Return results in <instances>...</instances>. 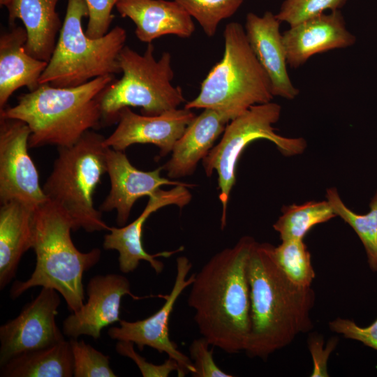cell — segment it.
<instances>
[{
  "instance_id": "6da1fadb",
  "label": "cell",
  "mask_w": 377,
  "mask_h": 377,
  "mask_svg": "<svg viewBox=\"0 0 377 377\" xmlns=\"http://www.w3.org/2000/svg\"><path fill=\"white\" fill-rule=\"evenodd\" d=\"M256 240L244 236L194 274L188 297L202 337L230 354L244 351L251 330L247 265Z\"/></svg>"
},
{
  "instance_id": "7a4b0ae2",
  "label": "cell",
  "mask_w": 377,
  "mask_h": 377,
  "mask_svg": "<svg viewBox=\"0 0 377 377\" xmlns=\"http://www.w3.org/2000/svg\"><path fill=\"white\" fill-rule=\"evenodd\" d=\"M274 246L254 243L248 260L251 330L244 352L266 360L313 328L315 303L311 288L293 283L276 262Z\"/></svg>"
},
{
  "instance_id": "3957f363",
  "label": "cell",
  "mask_w": 377,
  "mask_h": 377,
  "mask_svg": "<svg viewBox=\"0 0 377 377\" xmlns=\"http://www.w3.org/2000/svg\"><path fill=\"white\" fill-rule=\"evenodd\" d=\"M114 80L112 75L98 77L73 87L41 84L19 96L15 106L0 110V117L29 126V148L71 146L88 131L101 126L99 96Z\"/></svg>"
},
{
  "instance_id": "277c9868",
  "label": "cell",
  "mask_w": 377,
  "mask_h": 377,
  "mask_svg": "<svg viewBox=\"0 0 377 377\" xmlns=\"http://www.w3.org/2000/svg\"><path fill=\"white\" fill-rule=\"evenodd\" d=\"M69 216L48 199L35 208L32 222V249L36 267L24 281H16L10 288L13 299L31 288L41 286L56 290L64 298L71 313L84 306V273L96 265L101 251L95 248L80 251L74 245Z\"/></svg>"
},
{
  "instance_id": "5b68a950",
  "label": "cell",
  "mask_w": 377,
  "mask_h": 377,
  "mask_svg": "<svg viewBox=\"0 0 377 377\" xmlns=\"http://www.w3.org/2000/svg\"><path fill=\"white\" fill-rule=\"evenodd\" d=\"M221 60L209 71L186 109H212L229 122L251 106L272 101L269 79L238 22L226 24Z\"/></svg>"
},
{
  "instance_id": "8992f818",
  "label": "cell",
  "mask_w": 377,
  "mask_h": 377,
  "mask_svg": "<svg viewBox=\"0 0 377 377\" xmlns=\"http://www.w3.org/2000/svg\"><path fill=\"white\" fill-rule=\"evenodd\" d=\"M88 16L84 0H68L64 21L40 84L73 87L121 73L119 55L125 46L126 31L116 26L102 37L91 38L82 23Z\"/></svg>"
},
{
  "instance_id": "52a82bcc",
  "label": "cell",
  "mask_w": 377,
  "mask_h": 377,
  "mask_svg": "<svg viewBox=\"0 0 377 377\" xmlns=\"http://www.w3.org/2000/svg\"><path fill=\"white\" fill-rule=\"evenodd\" d=\"M105 138L90 130L73 145L57 147L52 170L42 187L47 198L69 216L73 231L110 228L94 204L95 189L107 173Z\"/></svg>"
},
{
  "instance_id": "ba28073f",
  "label": "cell",
  "mask_w": 377,
  "mask_h": 377,
  "mask_svg": "<svg viewBox=\"0 0 377 377\" xmlns=\"http://www.w3.org/2000/svg\"><path fill=\"white\" fill-rule=\"evenodd\" d=\"M154 52L151 43L143 54L127 45L123 47L119 55L123 75L110 83L99 96L101 126L117 122L119 111L126 107H139L142 114L156 116L178 108L185 101L181 87L172 84L171 54L165 52L156 59Z\"/></svg>"
},
{
  "instance_id": "9c48e42d",
  "label": "cell",
  "mask_w": 377,
  "mask_h": 377,
  "mask_svg": "<svg viewBox=\"0 0 377 377\" xmlns=\"http://www.w3.org/2000/svg\"><path fill=\"white\" fill-rule=\"evenodd\" d=\"M281 113V105L272 101L251 106L227 124L219 142L202 160L207 177H211L214 170L218 174L222 230L226 226L228 203L235 183L237 164L248 145L265 139L273 142L286 156L300 155L306 149L307 145L304 138H286L276 133L273 124L279 121Z\"/></svg>"
},
{
  "instance_id": "30bf717a",
  "label": "cell",
  "mask_w": 377,
  "mask_h": 377,
  "mask_svg": "<svg viewBox=\"0 0 377 377\" xmlns=\"http://www.w3.org/2000/svg\"><path fill=\"white\" fill-rule=\"evenodd\" d=\"M31 131L24 121L0 117V201L21 202L34 209L47 201L29 153Z\"/></svg>"
},
{
  "instance_id": "8fae6325",
  "label": "cell",
  "mask_w": 377,
  "mask_h": 377,
  "mask_svg": "<svg viewBox=\"0 0 377 377\" xmlns=\"http://www.w3.org/2000/svg\"><path fill=\"white\" fill-rule=\"evenodd\" d=\"M192 263L186 256H179L176 260V276L170 294L163 296L165 300L161 308L151 316L133 322L120 320L119 327H110L108 334L117 341H128L135 344L140 350L145 346L151 347L160 353H166L175 360L181 370V376L188 373L193 374L195 368L190 357L182 353L169 337V319L174 306L181 293L191 286L194 274L187 276Z\"/></svg>"
},
{
  "instance_id": "7c38bea8",
  "label": "cell",
  "mask_w": 377,
  "mask_h": 377,
  "mask_svg": "<svg viewBox=\"0 0 377 377\" xmlns=\"http://www.w3.org/2000/svg\"><path fill=\"white\" fill-rule=\"evenodd\" d=\"M59 293L42 287L36 297L20 313L0 327V365L29 350L56 344L64 337L56 323L61 303Z\"/></svg>"
},
{
  "instance_id": "4fadbf2b",
  "label": "cell",
  "mask_w": 377,
  "mask_h": 377,
  "mask_svg": "<svg viewBox=\"0 0 377 377\" xmlns=\"http://www.w3.org/2000/svg\"><path fill=\"white\" fill-rule=\"evenodd\" d=\"M189 187L187 185H177L170 190L160 188L149 197L145 208L132 223L120 228L110 227V233L104 236L103 246L105 250L117 251L119 267L121 272H132L138 268L141 260H145L150 264L156 274H159L164 265L156 258H168L183 250L182 246L175 251L149 254L143 247L142 231L146 220L158 209L171 205L181 209L186 206L192 198Z\"/></svg>"
},
{
  "instance_id": "5bb4252c",
  "label": "cell",
  "mask_w": 377,
  "mask_h": 377,
  "mask_svg": "<svg viewBox=\"0 0 377 377\" xmlns=\"http://www.w3.org/2000/svg\"><path fill=\"white\" fill-rule=\"evenodd\" d=\"M196 117L191 110L176 108L159 115L138 114L129 107L118 114V124L104 140V146L124 151L135 144H151L159 149V156L172 152L176 142Z\"/></svg>"
},
{
  "instance_id": "9a60e30c",
  "label": "cell",
  "mask_w": 377,
  "mask_h": 377,
  "mask_svg": "<svg viewBox=\"0 0 377 377\" xmlns=\"http://www.w3.org/2000/svg\"><path fill=\"white\" fill-rule=\"evenodd\" d=\"M87 303L63 322V333L68 337L77 339L87 335L98 339L104 327L120 321L124 296L128 295L135 300L142 298L134 295L128 279L118 274L94 276L87 284Z\"/></svg>"
},
{
  "instance_id": "2e32d148",
  "label": "cell",
  "mask_w": 377,
  "mask_h": 377,
  "mask_svg": "<svg viewBox=\"0 0 377 377\" xmlns=\"http://www.w3.org/2000/svg\"><path fill=\"white\" fill-rule=\"evenodd\" d=\"M106 163L111 188L99 210L108 212L116 209L117 223L120 227L126 225L134 203L140 198L153 195L163 185L194 186L162 177L163 166L151 171L138 170L123 151L110 147L106 148Z\"/></svg>"
},
{
  "instance_id": "e0dca14e",
  "label": "cell",
  "mask_w": 377,
  "mask_h": 377,
  "mask_svg": "<svg viewBox=\"0 0 377 377\" xmlns=\"http://www.w3.org/2000/svg\"><path fill=\"white\" fill-rule=\"evenodd\" d=\"M288 64L297 68L312 56L352 46L356 37L349 31L340 10L322 13L282 34Z\"/></svg>"
},
{
  "instance_id": "ac0fdd59",
  "label": "cell",
  "mask_w": 377,
  "mask_h": 377,
  "mask_svg": "<svg viewBox=\"0 0 377 377\" xmlns=\"http://www.w3.org/2000/svg\"><path fill=\"white\" fill-rule=\"evenodd\" d=\"M281 22L276 15L266 11L263 16L249 13L245 31L250 46L267 73L274 96L295 99L300 94L287 71V57L280 31Z\"/></svg>"
},
{
  "instance_id": "d6986e66",
  "label": "cell",
  "mask_w": 377,
  "mask_h": 377,
  "mask_svg": "<svg viewBox=\"0 0 377 377\" xmlns=\"http://www.w3.org/2000/svg\"><path fill=\"white\" fill-rule=\"evenodd\" d=\"M115 7L134 22L135 36L143 43L167 35L189 38L195 31L191 16L175 1L119 0Z\"/></svg>"
},
{
  "instance_id": "ffe728a7",
  "label": "cell",
  "mask_w": 377,
  "mask_h": 377,
  "mask_svg": "<svg viewBox=\"0 0 377 377\" xmlns=\"http://www.w3.org/2000/svg\"><path fill=\"white\" fill-rule=\"evenodd\" d=\"M27 33L22 26H13L0 36V110L5 108L11 95L26 87L36 89L47 63L29 54L25 49Z\"/></svg>"
},
{
  "instance_id": "44dd1931",
  "label": "cell",
  "mask_w": 377,
  "mask_h": 377,
  "mask_svg": "<svg viewBox=\"0 0 377 377\" xmlns=\"http://www.w3.org/2000/svg\"><path fill=\"white\" fill-rule=\"evenodd\" d=\"M228 123L223 116L212 109H204L196 116L176 142L170 158L163 165L169 179L193 174L198 163L206 157Z\"/></svg>"
},
{
  "instance_id": "7402d4cb",
  "label": "cell",
  "mask_w": 377,
  "mask_h": 377,
  "mask_svg": "<svg viewBox=\"0 0 377 377\" xmlns=\"http://www.w3.org/2000/svg\"><path fill=\"white\" fill-rule=\"evenodd\" d=\"M59 0H13L7 8L8 22L20 20L27 33L26 51L36 59L48 62L56 45L61 22L56 7Z\"/></svg>"
},
{
  "instance_id": "603a6c76",
  "label": "cell",
  "mask_w": 377,
  "mask_h": 377,
  "mask_svg": "<svg viewBox=\"0 0 377 377\" xmlns=\"http://www.w3.org/2000/svg\"><path fill=\"white\" fill-rule=\"evenodd\" d=\"M34 208L17 200L0 208V288L15 276L23 254L32 248Z\"/></svg>"
},
{
  "instance_id": "cb8c5ba5",
  "label": "cell",
  "mask_w": 377,
  "mask_h": 377,
  "mask_svg": "<svg viewBox=\"0 0 377 377\" xmlns=\"http://www.w3.org/2000/svg\"><path fill=\"white\" fill-rule=\"evenodd\" d=\"M73 357L69 341L20 353L1 367L3 377H71Z\"/></svg>"
},
{
  "instance_id": "d4e9b609",
  "label": "cell",
  "mask_w": 377,
  "mask_h": 377,
  "mask_svg": "<svg viewBox=\"0 0 377 377\" xmlns=\"http://www.w3.org/2000/svg\"><path fill=\"white\" fill-rule=\"evenodd\" d=\"M337 215L326 200H311L302 205L283 206L282 214L274 223L281 241L303 239L316 225L325 223Z\"/></svg>"
},
{
  "instance_id": "484cf974",
  "label": "cell",
  "mask_w": 377,
  "mask_h": 377,
  "mask_svg": "<svg viewBox=\"0 0 377 377\" xmlns=\"http://www.w3.org/2000/svg\"><path fill=\"white\" fill-rule=\"evenodd\" d=\"M325 197L337 216L342 219L357 235L364 247L370 268L377 272V191L369 203L370 210L365 214H357L349 209L336 188H327Z\"/></svg>"
},
{
  "instance_id": "4316f807",
  "label": "cell",
  "mask_w": 377,
  "mask_h": 377,
  "mask_svg": "<svg viewBox=\"0 0 377 377\" xmlns=\"http://www.w3.org/2000/svg\"><path fill=\"white\" fill-rule=\"evenodd\" d=\"M276 263L285 275L295 284L302 287L311 286L315 271L311 254L303 239H287L274 246Z\"/></svg>"
},
{
  "instance_id": "83f0119b",
  "label": "cell",
  "mask_w": 377,
  "mask_h": 377,
  "mask_svg": "<svg viewBox=\"0 0 377 377\" xmlns=\"http://www.w3.org/2000/svg\"><path fill=\"white\" fill-rule=\"evenodd\" d=\"M201 26L208 37L214 36L221 21L232 16L244 0H174Z\"/></svg>"
},
{
  "instance_id": "f1b7e54d",
  "label": "cell",
  "mask_w": 377,
  "mask_h": 377,
  "mask_svg": "<svg viewBox=\"0 0 377 377\" xmlns=\"http://www.w3.org/2000/svg\"><path fill=\"white\" fill-rule=\"evenodd\" d=\"M75 377H116L110 367V357L83 340L71 338Z\"/></svg>"
},
{
  "instance_id": "f546056e",
  "label": "cell",
  "mask_w": 377,
  "mask_h": 377,
  "mask_svg": "<svg viewBox=\"0 0 377 377\" xmlns=\"http://www.w3.org/2000/svg\"><path fill=\"white\" fill-rule=\"evenodd\" d=\"M347 0H284L275 14L281 22L290 27L318 16L325 11L340 10Z\"/></svg>"
},
{
  "instance_id": "4dcf8cb0",
  "label": "cell",
  "mask_w": 377,
  "mask_h": 377,
  "mask_svg": "<svg viewBox=\"0 0 377 377\" xmlns=\"http://www.w3.org/2000/svg\"><path fill=\"white\" fill-rule=\"evenodd\" d=\"M209 341L202 337L194 339L189 347L190 357L193 362L194 377H232L217 366L213 358V350Z\"/></svg>"
},
{
  "instance_id": "1f68e13d",
  "label": "cell",
  "mask_w": 377,
  "mask_h": 377,
  "mask_svg": "<svg viewBox=\"0 0 377 377\" xmlns=\"http://www.w3.org/2000/svg\"><path fill=\"white\" fill-rule=\"evenodd\" d=\"M133 345L134 343L131 341H118L115 349L119 355L133 360L139 368L142 376L168 377L174 371L177 372L178 376H181L180 367L175 360L168 357L161 364L148 362L135 352Z\"/></svg>"
},
{
  "instance_id": "d6a6232c",
  "label": "cell",
  "mask_w": 377,
  "mask_h": 377,
  "mask_svg": "<svg viewBox=\"0 0 377 377\" xmlns=\"http://www.w3.org/2000/svg\"><path fill=\"white\" fill-rule=\"evenodd\" d=\"M89 11L86 34L93 38L105 36L114 17L112 10L119 0H84Z\"/></svg>"
},
{
  "instance_id": "836d02e7",
  "label": "cell",
  "mask_w": 377,
  "mask_h": 377,
  "mask_svg": "<svg viewBox=\"0 0 377 377\" xmlns=\"http://www.w3.org/2000/svg\"><path fill=\"white\" fill-rule=\"evenodd\" d=\"M329 327L334 332L377 350V318L370 325L360 327L353 320L337 318L329 323Z\"/></svg>"
},
{
  "instance_id": "e575fe53",
  "label": "cell",
  "mask_w": 377,
  "mask_h": 377,
  "mask_svg": "<svg viewBox=\"0 0 377 377\" xmlns=\"http://www.w3.org/2000/svg\"><path fill=\"white\" fill-rule=\"evenodd\" d=\"M337 339L333 338L324 348L323 341L318 336L311 337L309 340V348L313 358V369L311 376H328L327 362L332 350L335 348Z\"/></svg>"
},
{
  "instance_id": "d590c367",
  "label": "cell",
  "mask_w": 377,
  "mask_h": 377,
  "mask_svg": "<svg viewBox=\"0 0 377 377\" xmlns=\"http://www.w3.org/2000/svg\"><path fill=\"white\" fill-rule=\"evenodd\" d=\"M13 1V0H0L1 7L5 6L7 8L8 6H10Z\"/></svg>"
}]
</instances>
